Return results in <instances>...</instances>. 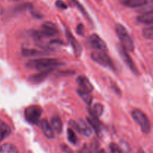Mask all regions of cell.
<instances>
[{
	"instance_id": "cell-23",
	"label": "cell",
	"mask_w": 153,
	"mask_h": 153,
	"mask_svg": "<svg viewBox=\"0 0 153 153\" xmlns=\"http://www.w3.org/2000/svg\"><path fill=\"white\" fill-rule=\"evenodd\" d=\"M143 37L149 40H152L153 39V28L152 25H149V27L144 28L143 30Z\"/></svg>"
},
{
	"instance_id": "cell-8",
	"label": "cell",
	"mask_w": 153,
	"mask_h": 153,
	"mask_svg": "<svg viewBox=\"0 0 153 153\" xmlns=\"http://www.w3.org/2000/svg\"><path fill=\"white\" fill-rule=\"evenodd\" d=\"M89 43L91 47L95 49L97 51H102L106 52L108 50V47L104 40L97 34H93L89 38Z\"/></svg>"
},
{
	"instance_id": "cell-32",
	"label": "cell",
	"mask_w": 153,
	"mask_h": 153,
	"mask_svg": "<svg viewBox=\"0 0 153 153\" xmlns=\"http://www.w3.org/2000/svg\"><path fill=\"white\" fill-rule=\"evenodd\" d=\"M15 1H22V0H15Z\"/></svg>"
},
{
	"instance_id": "cell-14",
	"label": "cell",
	"mask_w": 153,
	"mask_h": 153,
	"mask_svg": "<svg viewBox=\"0 0 153 153\" xmlns=\"http://www.w3.org/2000/svg\"><path fill=\"white\" fill-rule=\"evenodd\" d=\"M67 37L68 38L69 41H70V44H71L72 47H73V50H74L75 55H76L77 56H79L82 52V47H81L80 44H79V42L77 41L76 38L73 37V34H71V32L67 31Z\"/></svg>"
},
{
	"instance_id": "cell-3",
	"label": "cell",
	"mask_w": 153,
	"mask_h": 153,
	"mask_svg": "<svg viewBox=\"0 0 153 153\" xmlns=\"http://www.w3.org/2000/svg\"><path fill=\"white\" fill-rule=\"evenodd\" d=\"M58 34L57 27L53 22H46L41 25V29L38 31H34L32 36L37 40H41L45 37H53Z\"/></svg>"
},
{
	"instance_id": "cell-1",
	"label": "cell",
	"mask_w": 153,
	"mask_h": 153,
	"mask_svg": "<svg viewBox=\"0 0 153 153\" xmlns=\"http://www.w3.org/2000/svg\"><path fill=\"white\" fill-rule=\"evenodd\" d=\"M62 63L58 60L54 58H37V59L30 60L26 63L25 66L27 68L31 70H47L55 69L58 66L62 65Z\"/></svg>"
},
{
	"instance_id": "cell-9",
	"label": "cell",
	"mask_w": 153,
	"mask_h": 153,
	"mask_svg": "<svg viewBox=\"0 0 153 153\" xmlns=\"http://www.w3.org/2000/svg\"><path fill=\"white\" fill-rule=\"evenodd\" d=\"M119 52H120V56L121 58H122L123 61L125 62V64H126L127 67H128V68H129L130 70L134 73V74H138V70H137L134 61H132L131 58L128 54V52H127L126 50H125L122 46L120 47Z\"/></svg>"
},
{
	"instance_id": "cell-26",
	"label": "cell",
	"mask_w": 153,
	"mask_h": 153,
	"mask_svg": "<svg viewBox=\"0 0 153 153\" xmlns=\"http://www.w3.org/2000/svg\"><path fill=\"white\" fill-rule=\"evenodd\" d=\"M78 153H93V149L92 147L85 144L82 146V149H80Z\"/></svg>"
},
{
	"instance_id": "cell-22",
	"label": "cell",
	"mask_w": 153,
	"mask_h": 153,
	"mask_svg": "<svg viewBox=\"0 0 153 153\" xmlns=\"http://www.w3.org/2000/svg\"><path fill=\"white\" fill-rule=\"evenodd\" d=\"M67 138L68 140L73 145H76L78 142V138L76 135V133L74 132L72 128L67 129Z\"/></svg>"
},
{
	"instance_id": "cell-27",
	"label": "cell",
	"mask_w": 153,
	"mask_h": 153,
	"mask_svg": "<svg viewBox=\"0 0 153 153\" xmlns=\"http://www.w3.org/2000/svg\"><path fill=\"white\" fill-rule=\"evenodd\" d=\"M84 31H85V28H84V25L82 24H79L78 25L77 28H76V32L79 35H83Z\"/></svg>"
},
{
	"instance_id": "cell-5",
	"label": "cell",
	"mask_w": 153,
	"mask_h": 153,
	"mask_svg": "<svg viewBox=\"0 0 153 153\" xmlns=\"http://www.w3.org/2000/svg\"><path fill=\"white\" fill-rule=\"evenodd\" d=\"M42 108L38 105H31L25 111V118L30 124L37 125L42 115Z\"/></svg>"
},
{
	"instance_id": "cell-25",
	"label": "cell",
	"mask_w": 153,
	"mask_h": 153,
	"mask_svg": "<svg viewBox=\"0 0 153 153\" xmlns=\"http://www.w3.org/2000/svg\"><path fill=\"white\" fill-rule=\"evenodd\" d=\"M109 148H110V151L111 153H123L122 149L115 143H111L109 145Z\"/></svg>"
},
{
	"instance_id": "cell-10",
	"label": "cell",
	"mask_w": 153,
	"mask_h": 153,
	"mask_svg": "<svg viewBox=\"0 0 153 153\" xmlns=\"http://www.w3.org/2000/svg\"><path fill=\"white\" fill-rule=\"evenodd\" d=\"M76 81H77L78 85L80 88V90H82V91L87 93H91L94 91V86L86 76H79Z\"/></svg>"
},
{
	"instance_id": "cell-2",
	"label": "cell",
	"mask_w": 153,
	"mask_h": 153,
	"mask_svg": "<svg viewBox=\"0 0 153 153\" xmlns=\"http://www.w3.org/2000/svg\"><path fill=\"white\" fill-rule=\"evenodd\" d=\"M115 30L120 40L121 46L127 52H133L134 49V42L126 28L121 24H117L115 26Z\"/></svg>"
},
{
	"instance_id": "cell-18",
	"label": "cell",
	"mask_w": 153,
	"mask_h": 153,
	"mask_svg": "<svg viewBox=\"0 0 153 153\" xmlns=\"http://www.w3.org/2000/svg\"><path fill=\"white\" fill-rule=\"evenodd\" d=\"M51 126L52 129L56 131L58 134L61 133L63 129V124L61 118L58 116H55L51 119Z\"/></svg>"
},
{
	"instance_id": "cell-12",
	"label": "cell",
	"mask_w": 153,
	"mask_h": 153,
	"mask_svg": "<svg viewBox=\"0 0 153 153\" xmlns=\"http://www.w3.org/2000/svg\"><path fill=\"white\" fill-rule=\"evenodd\" d=\"M39 125H40V128H41L42 131L43 132L44 135L46 136L47 138L52 139L55 136L54 134V130L52 129V126H51L50 123L48 122L46 120H42L41 121L39 122Z\"/></svg>"
},
{
	"instance_id": "cell-21",
	"label": "cell",
	"mask_w": 153,
	"mask_h": 153,
	"mask_svg": "<svg viewBox=\"0 0 153 153\" xmlns=\"http://www.w3.org/2000/svg\"><path fill=\"white\" fill-rule=\"evenodd\" d=\"M77 92H78V94L79 95V97L84 100V102H85L87 105L91 104L93 98L92 97H91V94H90V93L85 92V91H82V90H78Z\"/></svg>"
},
{
	"instance_id": "cell-13",
	"label": "cell",
	"mask_w": 153,
	"mask_h": 153,
	"mask_svg": "<svg viewBox=\"0 0 153 153\" xmlns=\"http://www.w3.org/2000/svg\"><path fill=\"white\" fill-rule=\"evenodd\" d=\"M123 5L129 7H141L152 0H121Z\"/></svg>"
},
{
	"instance_id": "cell-31",
	"label": "cell",
	"mask_w": 153,
	"mask_h": 153,
	"mask_svg": "<svg viewBox=\"0 0 153 153\" xmlns=\"http://www.w3.org/2000/svg\"><path fill=\"white\" fill-rule=\"evenodd\" d=\"M138 153H144L143 152V150H139V152H138Z\"/></svg>"
},
{
	"instance_id": "cell-29",
	"label": "cell",
	"mask_w": 153,
	"mask_h": 153,
	"mask_svg": "<svg viewBox=\"0 0 153 153\" xmlns=\"http://www.w3.org/2000/svg\"><path fill=\"white\" fill-rule=\"evenodd\" d=\"M61 149H62V150L64 151V152H66V153H73V150H72V149H70V148L68 146H67V145L62 144L61 146Z\"/></svg>"
},
{
	"instance_id": "cell-6",
	"label": "cell",
	"mask_w": 153,
	"mask_h": 153,
	"mask_svg": "<svg viewBox=\"0 0 153 153\" xmlns=\"http://www.w3.org/2000/svg\"><path fill=\"white\" fill-rule=\"evenodd\" d=\"M91 58H92L93 61H94L100 65L114 70V66L113 62L105 52L97 51V52H93L91 54Z\"/></svg>"
},
{
	"instance_id": "cell-15",
	"label": "cell",
	"mask_w": 153,
	"mask_h": 153,
	"mask_svg": "<svg viewBox=\"0 0 153 153\" xmlns=\"http://www.w3.org/2000/svg\"><path fill=\"white\" fill-rule=\"evenodd\" d=\"M137 21L146 25H152L153 22V12L152 10L143 13L137 16Z\"/></svg>"
},
{
	"instance_id": "cell-19",
	"label": "cell",
	"mask_w": 153,
	"mask_h": 153,
	"mask_svg": "<svg viewBox=\"0 0 153 153\" xmlns=\"http://www.w3.org/2000/svg\"><path fill=\"white\" fill-rule=\"evenodd\" d=\"M103 110H104V107L102 104L100 103H97L94 105L91 110H90V113H91V117H100L103 113Z\"/></svg>"
},
{
	"instance_id": "cell-16",
	"label": "cell",
	"mask_w": 153,
	"mask_h": 153,
	"mask_svg": "<svg viewBox=\"0 0 153 153\" xmlns=\"http://www.w3.org/2000/svg\"><path fill=\"white\" fill-rule=\"evenodd\" d=\"M22 53L25 57H38L49 54L45 50H37L35 49H22Z\"/></svg>"
},
{
	"instance_id": "cell-17",
	"label": "cell",
	"mask_w": 153,
	"mask_h": 153,
	"mask_svg": "<svg viewBox=\"0 0 153 153\" xmlns=\"http://www.w3.org/2000/svg\"><path fill=\"white\" fill-rule=\"evenodd\" d=\"M10 133H11V129L10 126L0 120V142L8 137Z\"/></svg>"
},
{
	"instance_id": "cell-7",
	"label": "cell",
	"mask_w": 153,
	"mask_h": 153,
	"mask_svg": "<svg viewBox=\"0 0 153 153\" xmlns=\"http://www.w3.org/2000/svg\"><path fill=\"white\" fill-rule=\"evenodd\" d=\"M70 126L73 128H74L78 133H79L80 134H82L84 136H86V137H89L92 134V131H91V128L88 126L86 124V123L84 122L83 120H80L79 121H70Z\"/></svg>"
},
{
	"instance_id": "cell-30",
	"label": "cell",
	"mask_w": 153,
	"mask_h": 153,
	"mask_svg": "<svg viewBox=\"0 0 153 153\" xmlns=\"http://www.w3.org/2000/svg\"><path fill=\"white\" fill-rule=\"evenodd\" d=\"M98 153H106V152H105L104 150H100V151H99Z\"/></svg>"
},
{
	"instance_id": "cell-24",
	"label": "cell",
	"mask_w": 153,
	"mask_h": 153,
	"mask_svg": "<svg viewBox=\"0 0 153 153\" xmlns=\"http://www.w3.org/2000/svg\"><path fill=\"white\" fill-rule=\"evenodd\" d=\"M72 1H73V3H74V4H76V6H77V7H78V8L79 9V10H80V11L82 12V14H83L84 16H85V17L87 19H88V20H89L90 22H91V18H90L89 15H88V13H87V12H86V10H85V9L84 8V7H83V6H82V4H81L79 2V1H76V0H72Z\"/></svg>"
},
{
	"instance_id": "cell-11",
	"label": "cell",
	"mask_w": 153,
	"mask_h": 153,
	"mask_svg": "<svg viewBox=\"0 0 153 153\" xmlns=\"http://www.w3.org/2000/svg\"><path fill=\"white\" fill-rule=\"evenodd\" d=\"M54 70V69H51V70H43L40 73H37L35 75H33L29 78V81L33 84H39L41 83L42 82L45 80L48 76H49L51 73Z\"/></svg>"
},
{
	"instance_id": "cell-28",
	"label": "cell",
	"mask_w": 153,
	"mask_h": 153,
	"mask_svg": "<svg viewBox=\"0 0 153 153\" xmlns=\"http://www.w3.org/2000/svg\"><path fill=\"white\" fill-rule=\"evenodd\" d=\"M55 4H56L57 7H59V8H61V9H66L67 7L65 3H64V1H61V0H58V1H57Z\"/></svg>"
},
{
	"instance_id": "cell-4",
	"label": "cell",
	"mask_w": 153,
	"mask_h": 153,
	"mask_svg": "<svg viewBox=\"0 0 153 153\" xmlns=\"http://www.w3.org/2000/svg\"><path fill=\"white\" fill-rule=\"evenodd\" d=\"M131 115H132L133 120L140 126L142 131L144 134H149L151 130V125L146 115L139 109H135L133 111Z\"/></svg>"
},
{
	"instance_id": "cell-20",
	"label": "cell",
	"mask_w": 153,
	"mask_h": 153,
	"mask_svg": "<svg viewBox=\"0 0 153 153\" xmlns=\"http://www.w3.org/2000/svg\"><path fill=\"white\" fill-rule=\"evenodd\" d=\"M0 153H18L17 149L11 143H4L0 146Z\"/></svg>"
}]
</instances>
